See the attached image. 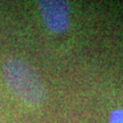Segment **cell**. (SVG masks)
Returning a JSON list of instances; mask_svg holds the SVG:
<instances>
[{"mask_svg":"<svg viewBox=\"0 0 123 123\" xmlns=\"http://www.w3.org/2000/svg\"><path fill=\"white\" fill-rule=\"evenodd\" d=\"M38 9L44 25L54 33H63L70 27L71 6L64 0H40Z\"/></svg>","mask_w":123,"mask_h":123,"instance_id":"2","label":"cell"},{"mask_svg":"<svg viewBox=\"0 0 123 123\" xmlns=\"http://www.w3.org/2000/svg\"><path fill=\"white\" fill-rule=\"evenodd\" d=\"M110 123H123V110H114L110 115Z\"/></svg>","mask_w":123,"mask_h":123,"instance_id":"3","label":"cell"},{"mask_svg":"<svg viewBox=\"0 0 123 123\" xmlns=\"http://www.w3.org/2000/svg\"><path fill=\"white\" fill-rule=\"evenodd\" d=\"M6 84L15 96L30 105H39L46 98V87L35 68L21 58H8L2 66Z\"/></svg>","mask_w":123,"mask_h":123,"instance_id":"1","label":"cell"}]
</instances>
